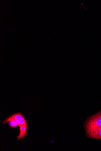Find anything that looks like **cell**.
Here are the masks:
<instances>
[{"label":"cell","mask_w":101,"mask_h":151,"mask_svg":"<svg viewBox=\"0 0 101 151\" xmlns=\"http://www.w3.org/2000/svg\"><path fill=\"white\" fill-rule=\"evenodd\" d=\"M84 127L85 130L101 127V111L89 118Z\"/></svg>","instance_id":"1"},{"label":"cell","mask_w":101,"mask_h":151,"mask_svg":"<svg viewBox=\"0 0 101 151\" xmlns=\"http://www.w3.org/2000/svg\"><path fill=\"white\" fill-rule=\"evenodd\" d=\"M86 134L89 138L101 139V127L86 130Z\"/></svg>","instance_id":"2"},{"label":"cell","mask_w":101,"mask_h":151,"mask_svg":"<svg viewBox=\"0 0 101 151\" xmlns=\"http://www.w3.org/2000/svg\"><path fill=\"white\" fill-rule=\"evenodd\" d=\"M24 116L21 113H16L6 119L3 122V124H4L11 120H15L19 122L20 120Z\"/></svg>","instance_id":"3"},{"label":"cell","mask_w":101,"mask_h":151,"mask_svg":"<svg viewBox=\"0 0 101 151\" xmlns=\"http://www.w3.org/2000/svg\"><path fill=\"white\" fill-rule=\"evenodd\" d=\"M20 133L17 137V139L20 140L23 139L27 133V126H23L20 127Z\"/></svg>","instance_id":"4"},{"label":"cell","mask_w":101,"mask_h":151,"mask_svg":"<svg viewBox=\"0 0 101 151\" xmlns=\"http://www.w3.org/2000/svg\"><path fill=\"white\" fill-rule=\"evenodd\" d=\"M9 125L11 128H15L19 126V123L18 121L15 120H11L9 121Z\"/></svg>","instance_id":"5"}]
</instances>
